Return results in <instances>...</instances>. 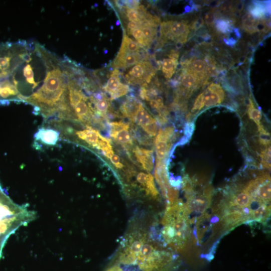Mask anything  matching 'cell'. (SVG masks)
Listing matches in <instances>:
<instances>
[{"label": "cell", "mask_w": 271, "mask_h": 271, "mask_svg": "<svg viewBox=\"0 0 271 271\" xmlns=\"http://www.w3.org/2000/svg\"><path fill=\"white\" fill-rule=\"evenodd\" d=\"M156 101L158 102L161 108L164 107V101L162 97L160 96H156L155 97Z\"/></svg>", "instance_id": "obj_43"}, {"label": "cell", "mask_w": 271, "mask_h": 271, "mask_svg": "<svg viewBox=\"0 0 271 271\" xmlns=\"http://www.w3.org/2000/svg\"><path fill=\"white\" fill-rule=\"evenodd\" d=\"M270 206L268 174L239 176L222 190L212 207L211 222L218 224L221 236L242 224L264 226L270 220Z\"/></svg>", "instance_id": "obj_1"}, {"label": "cell", "mask_w": 271, "mask_h": 271, "mask_svg": "<svg viewBox=\"0 0 271 271\" xmlns=\"http://www.w3.org/2000/svg\"><path fill=\"white\" fill-rule=\"evenodd\" d=\"M247 9L253 17L256 19L263 18L266 13H269V5L265 2L254 1L249 5Z\"/></svg>", "instance_id": "obj_18"}, {"label": "cell", "mask_w": 271, "mask_h": 271, "mask_svg": "<svg viewBox=\"0 0 271 271\" xmlns=\"http://www.w3.org/2000/svg\"><path fill=\"white\" fill-rule=\"evenodd\" d=\"M258 20L253 17L250 13L245 14L241 18L242 28L247 32L252 34L257 31L256 26Z\"/></svg>", "instance_id": "obj_22"}, {"label": "cell", "mask_w": 271, "mask_h": 271, "mask_svg": "<svg viewBox=\"0 0 271 271\" xmlns=\"http://www.w3.org/2000/svg\"><path fill=\"white\" fill-rule=\"evenodd\" d=\"M232 23L227 18H219L215 21V27L218 32L226 34L231 31Z\"/></svg>", "instance_id": "obj_27"}, {"label": "cell", "mask_w": 271, "mask_h": 271, "mask_svg": "<svg viewBox=\"0 0 271 271\" xmlns=\"http://www.w3.org/2000/svg\"><path fill=\"white\" fill-rule=\"evenodd\" d=\"M185 10L186 12H188L190 10V8L189 6H187V7H185Z\"/></svg>", "instance_id": "obj_47"}, {"label": "cell", "mask_w": 271, "mask_h": 271, "mask_svg": "<svg viewBox=\"0 0 271 271\" xmlns=\"http://www.w3.org/2000/svg\"><path fill=\"white\" fill-rule=\"evenodd\" d=\"M206 89L210 92L217 93L219 95L225 97L224 91L219 84L212 83L208 86Z\"/></svg>", "instance_id": "obj_34"}, {"label": "cell", "mask_w": 271, "mask_h": 271, "mask_svg": "<svg viewBox=\"0 0 271 271\" xmlns=\"http://www.w3.org/2000/svg\"><path fill=\"white\" fill-rule=\"evenodd\" d=\"M35 217V213L29 210L26 205H20L14 202L0 185V259L9 237Z\"/></svg>", "instance_id": "obj_6"}, {"label": "cell", "mask_w": 271, "mask_h": 271, "mask_svg": "<svg viewBox=\"0 0 271 271\" xmlns=\"http://www.w3.org/2000/svg\"><path fill=\"white\" fill-rule=\"evenodd\" d=\"M203 103L205 107H210L222 103L224 97L207 89L203 92Z\"/></svg>", "instance_id": "obj_24"}, {"label": "cell", "mask_w": 271, "mask_h": 271, "mask_svg": "<svg viewBox=\"0 0 271 271\" xmlns=\"http://www.w3.org/2000/svg\"><path fill=\"white\" fill-rule=\"evenodd\" d=\"M67 58L58 57L41 86L23 100L35 106L44 116L58 113L65 98L68 82Z\"/></svg>", "instance_id": "obj_3"}, {"label": "cell", "mask_w": 271, "mask_h": 271, "mask_svg": "<svg viewBox=\"0 0 271 271\" xmlns=\"http://www.w3.org/2000/svg\"><path fill=\"white\" fill-rule=\"evenodd\" d=\"M96 148L101 150L103 153L112 150L110 140L105 138L101 135Z\"/></svg>", "instance_id": "obj_31"}, {"label": "cell", "mask_w": 271, "mask_h": 271, "mask_svg": "<svg viewBox=\"0 0 271 271\" xmlns=\"http://www.w3.org/2000/svg\"><path fill=\"white\" fill-rule=\"evenodd\" d=\"M180 265L175 251L147 234L134 232L126 236L103 271H175Z\"/></svg>", "instance_id": "obj_2"}, {"label": "cell", "mask_w": 271, "mask_h": 271, "mask_svg": "<svg viewBox=\"0 0 271 271\" xmlns=\"http://www.w3.org/2000/svg\"><path fill=\"white\" fill-rule=\"evenodd\" d=\"M110 136L117 142L125 145H132V140L128 131V128L110 134Z\"/></svg>", "instance_id": "obj_25"}, {"label": "cell", "mask_w": 271, "mask_h": 271, "mask_svg": "<svg viewBox=\"0 0 271 271\" xmlns=\"http://www.w3.org/2000/svg\"><path fill=\"white\" fill-rule=\"evenodd\" d=\"M203 99V93H201L197 97L196 100H195L193 107L191 109L192 112L199 111L203 107H204Z\"/></svg>", "instance_id": "obj_35"}, {"label": "cell", "mask_w": 271, "mask_h": 271, "mask_svg": "<svg viewBox=\"0 0 271 271\" xmlns=\"http://www.w3.org/2000/svg\"><path fill=\"white\" fill-rule=\"evenodd\" d=\"M30 48V42L0 43V102L16 97L19 91L14 86L15 73L24 61Z\"/></svg>", "instance_id": "obj_5"}, {"label": "cell", "mask_w": 271, "mask_h": 271, "mask_svg": "<svg viewBox=\"0 0 271 271\" xmlns=\"http://www.w3.org/2000/svg\"><path fill=\"white\" fill-rule=\"evenodd\" d=\"M35 140L48 146H54L58 142L59 132L52 128L42 127L34 134Z\"/></svg>", "instance_id": "obj_11"}, {"label": "cell", "mask_w": 271, "mask_h": 271, "mask_svg": "<svg viewBox=\"0 0 271 271\" xmlns=\"http://www.w3.org/2000/svg\"><path fill=\"white\" fill-rule=\"evenodd\" d=\"M163 243L174 251L183 250L193 236L190 217L182 201L168 203L162 221Z\"/></svg>", "instance_id": "obj_4"}, {"label": "cell", "mask_w": 271, "mask_h": 271, "mask_svg": "<svg viewBox=\"0 0 271 271\" xmlns=\"http://www.w3.org/2000/svg\"><path fill=\"white\" fill-rule=\"evenodd\" d=\"M76 134L79 139L95 148L101 136L98 131L89 126H88L87 129L77 131Z\"/></svg>", "instance_id": "obj_16"}, {"label": "cell", "mask_w": 271, "mask_h": 271, "mask_svg": "<svg viewBox=\"0 0 271 271\" xmlns=\"http://www.w3.org/2000/svg\"><path fill=\"white\" fill-rule=\"evenodd\" d=\"M120 23L119 21V20H117V21H116V22L115 23V25H116V26H119V25H120Z\"/></svg>", "instance_id": "obj_48"}, {"label": "cell", "mask_w": 271, "mask_h": 271, "mask_svg": "<svg viewBox=\"0 0 271 271\" xmlns=\"http://www.w3.org/2000/svg\"><path fill=\"white\" fill-rule=\"evenodd\" d=\"M169 140L165 136L163 129H159L155 139L156 153L157 161L162 162L165 158L169 146L167 144Z\"/></svg>", "instance_id": "obj_14"}, {"label": "cell", "mask_w": 271, "mask_h": 271, "mask_svg": "<svg viewBox=\"0 0 271 271\" xmlns=\"http://www.w3.org/2000/svg\"><path fill=\"white\" fill-rule=\"evenodd\" d=\"M224 42L225 43L229 46H233L236 43V40L233 38H230L228 39H224Z\"/></svg>", "instance_id": "obj_44"}, {"label": "cell", "mask_w": 271, "mask_h": 271, "mask_svg": "<svg viewBox=\"0 0 271 271\" xmlns=\"http://www.w3.org/2000/svg\"><path fill=\"white\" fill-rule=\"evenodd\" d=\"M141 47L131 38H129L124 32L122 43L118 53H135L141 51Z\"/></svg>", "instance_id": "obj_19"}, {"label": "cell", "mask_w": 271, "mask_h": 271, "mask_svg": "<svg viewBox=\"0 0 271 271\" xmlns=\"http://www.w3.org/2000/svg\"><path fill=\"white\" fill-rule=\"evenodd\" d=\"M189 33V27L185 21H171V24L168 34L161 40L163 44L168 40L175 41L176 43H185Z\"/></svg>", "instance_id": "obj_8"}, {"label": "cell", "mask_w": 271, "mask_h": 271, "mask_svg": "<svg viewBox=\"0 0 271 271\" xmlns=\"http://www.w3.org/2000/svg\"><path fill=\"white\" fill-rule=\"evenodd\" d=\"M148 54H142L141 51L135 53H118L112 63L113 68L118 69H125L133 66L137 63L148 61L149 59Z\"/></svg>", "instance_id": "obj_9"}, {"label": "cell", "mask_w": 271, "mask_h": 271, "mask_svg": "<svg viewBox=\"0 0 271 271\" xmlns=\"http://www.w3.org/2000/svg\"><path fill=\"white\" fill-rule=\"evenodd\" d=\"M180 70L181 73L178 79L180 80L181 83L185 89L189 90L190 89L197 88L203 83L200 77L186 69L182 68Z\"/></svg>", "instance_id": "obj_12"}, {"label": "cell", "mask_w": 271, "mask_h": 271, "mask_svg": "<svg viewBox=\"0 0 271 271\" xmlns=\"http://www.w3.org/2000/svg\"><path fill=\"white\" fill-rule=\"evenodd\" d=\"M142 23L143 22L141 23H136L133 22H128V23L127 25V32L134 29L139 28L141 26Z\"/></svg>", "instance_id": "obj_40"}, {"label": "cell", "mask_w": 271, "mask_h": 271, "mask_svg": "<svg viewBox=\"0 0 271 271\" xmlns=\"http://www.w3.org/2000/svg\"><path fill=\"white\" fill-rule=\"evenodd\" d=\"M206 63L201 59L193 58L184 68L187 70L197 75L203 82Z\"/></svg>", "instance_id": "obj_17"}, {"label": "cell", "mask_w": 271, "mask_h": 271, "mask_svg": "<svg viewBox=\"0 0 271 271\" xmlns=\"http://www.w3.org/2000/svg\"><path fill=\"white\" fill-rule=\"evenodd\" d=\"M136 140L142 145L147 146L151 144L150 138L143 132L138 127L133 130Z\"/></svg>", "instance_id": "obj_29"}, {"label": "cell", "mask_w": 271, "mask_h": 271, "mask_svg": "<svg viewBox=\"0 0 271 271\" xmlns=\"http://www.w3.org/2000/svg\"><path fill=\"white\" fill-rule=\"evenodd\" d=\"M245 59H246V58L245 56L241 57L239 59V63L241 64L242 63H244Z\"/></svg>", "instance_id": "obj_46"}, {"label": "cell", "mask_w": 271, "mask_h": 271, "mask_svg": "<svg viewBox=\"0 0 271 271\" xmlns=\"http://www.w3.org/2000/svg\"><path fill=\"white\" fill-rule=\"evenodd\" d=\"M248 113L249 117L252 119L258 125L260 124V120L261 119V112L254 106L251 99H248Z\"/></svg>", "instance_id": "obj_28"}, {"label": "cell", "mask_w": 271, "mask_h": 271, "mask_svg": "<svg viewBox=\"0 0 271 271\" xmlns=\"http://www.w3.org/2000/svg\"><path fill=\"white\" fill-rule=\"evenodd\" d=\"M87 100L88 98L81 100L71 109V114L73 110L78 119L83 122H90L94 115L88 103H86Z\"/></svg>", "instance_id": "obj_13"}, {"label": "cell", "mask_w": 271, "mask_h": 271, "mask_svg": "<svg viewBox=\"0 0 271 271\" xmlns=\"http://www.w3.org/2000/svg\"><path fill=\"white\" fill-rule=\"evenodd\" d=\"M125 7L128 9L137 10L140 7V2L139 1H124Z\"/></svg>", "instance_id": "obj_38"}, {"label": "cell", "mask_w": 271, "mask_h": 271, "mask_svg": "<svg viewBox=\"0 0 271 271\" xmlns=\"http://www.w3.org/2000/svg\"><path fill=\"white\" fill-rule=\"evenodd\" d=\"M133 152L143 169L148 172L152 171L154 167L153 151L136 146Z\"/></svg>", "instance_id": "obj_10"}, {"label": "cell", "mask_w": 271, "mask_h": 271, "mask_svg": "<svg viewBox=\"0 0 271 271\" xmlns=\"http://www.w3.org/2000/svg\"><path fill=\"white\" fill-rule=\"evenodd\" d=\"M129 91V87L127 85L120 83L117 88L110 95L111 99L118 98L125 94Z\"/></svg>", "instance_id": "obj_30"}, {"label": "cell", "mask_w": 271, "mask_h": 271, "mask_svg": "<svg viewBox=\"0 0 271 271\" xmlns=\"http://www.w3.org/2000/svg\"><path fill=\"white\" fill-rule=\"evenodd\" d=\"M243 7V5L242 3H240L237 5V10L238 11H241Z\"/></svg>", "instance_id": "obj_45"}, {"label": "cell", "mask_w": 271, "mask_h": 271, "mask_svg": "<svg viewBox=\"0 0 271 271\" xmlns=\"http://www.w3.org/2000/svg\"><path fill=\"white\" fill-rule=\"evenodd\" d=\"M142 128L150 137L155 136L157 132V124L156 120L154 119L153 121Z\"/></svg>", "instance_id": "obj_33"}, {"label": "cell", "mask_w": 271, "mask_h": 271, "mask_svg": "<svg viewBox=\"0 0 271 271\" xmlns=\"http://www.w3.org/2000/svg\"><path fill=\"white\" fill-rule=\"evenodd\" d=\"M156 70L149 61H143L134 65L124 75L125 79L130 84L141 85L147 87L152 77L155 75Z\"/></svg>", "instance_id": "obj_7"}, {"label": "cell", "mask_w": 271, "mask_h": 271, "mask_svg": "<svg viewBox=\"0 0 271 271\" xmlns=\"http://www.w3.org/2000/svg\"><path fill=\"white\" fill-rule=\"evenodd\" d=\"M154 119L148 111L144 107L142 104L140 107L134 117V121L137 124L143 127L147 125Z\"/></svg>", "instance_id": "obj_21"}, {"label": "cell", "mask_w": 271, "mask_h": 271, "mask_svg": "<svg viewBox=\"0 0 271 271\" xmlns=\"http://www.w3.org/2000/svg\"><path fill=\"white\" fill-rule=\"evenodd\" d=\"M141 104L133 96H128L121 105L120 109L124 116L134 121V117Z\"/></svg>", "instance_id": "obj_15"}, {"label": "cell", "mask_w": 271, "mask_h": 271, "mask_svg": "<svg viewBox=\"0 0 271 271\" xmlns=\"http://www.w3.org/2000/svg\"><path fill=\"white\" fill-rule=\"evenodd\" d=\"M149 104L152 108L156 109L158 111L162 109L155 99H151L150 100Z\"/></svg>", "instance_id": "obj_42"}, {"label": "cell", "mask_w": 271, "mask_h": 271, "mask_svg": "<svg viewBox=\"0 0 271 271\" xmlns=\"http://www.w3.org/2000/svg\"><path fill=\"white\" fill-rule=\"evenodd\" d=\"M120 71L118 69L113 70L106 84L103 87L105 91L111 94L118 87L120 82Z\"/></svg>", "instance_id": "obj_20"}, {"label": "cell", "mask_w": 271, "mask_h": 271, "mask_svg": "<svg viewBox=\"0 0 271 271\" xmlns=\"http://www.w3.org/2000/svg\"><path fill=\"white\" fill-rule=\"evenodd\" d=\"M179 52L176 50H171L168 55L169 58L176 60V61H178V58H179Z\"/></svg>", "instance_id": "obj_41"}, {"label": "cell", "mask_w": 271, "mask_h": 271, "mask_svg": "<svg viewBox=\"0 0 271 271\" xmlns=\"http://www.w3.org/2000/svg\"><path fill=\"white\" fill-rule=\"evenodd\" d=\"M114 166L118 169H121L123 167V165L120 162V158L119 156L116 154H112L109 158Z\"/></svg>", "instance_id": "obj_37"}, {"label": "cell", "mask_w": 271, "mask_h": 271, "mask_svg": "<svg viewBox=\"0 0 271 271\" xmlns=\"http://www.w3.org/2000/svg\"><path fill=\"white\" fill-rule=\"evenodd\" d=\"M109 125L110 134L118 132L124 128H129V124L122 121L111 122L109 123Z\"/></svg>", "instance_id": "obj_32"}, {"label": "cell", "mask_w": 271, "mask_h": 271, "mask_svg": "<svg viewBox=\"0 0 271 271\" xmlns=\"http://www.w3.org/2000/svg\"><path fill=\"white\" fill-rule=\"evenodd\" d=\"M215 20V14L213 11H209L205 15L204 20L205 23L208 26H212Z\"/></svg>", "instance_id": "obj_36"}, {"label": "cell", "mask_w": 271, "mask_h": 271, "mask_svg": "<svg viewBox=\"0 0 271 271\" xmlns=\"http://www.w3.org/2000/svg\"><path fill=\"white\" fill-rule=\"evenodd\" d=\"M178 61H176L170 58H165L161 62L162 72L165 77L170 79L175 72L177 66Z\"/></svg>", "instance_id": "obj_23"}, {"label": "cell", "mask_w": 271, "mask_h": 271, "mask_svg": "<svg viewBox=\"0 0 271 271\" xmlns=\"http://www.w3.org/2000/svg\"><path fill=\"white\" fill-rule=\"evenodd\" d=\"M128 34L132 36L137 41L141 46L149 48L151 45V43L145 37L143 33L140 28H136L127 32Z\"/></svg>", "instance_id": "obj_26"}, {"label": "cell", "mask_w": 271, "mask_h": 271, "mask_svg": "<svg viewBox=\"0 0 271 271\" xmlns=\"http://www.w3.org/2000/svg\"><path fill=\"white\" fill-rule=\"evenodd\" d=\"M204 23L203 20L202 18H200L192 22L190 28L192 30L196 31L203 25Z\"/></svg>", "instance_id": "obj_39"}]
</instances>
